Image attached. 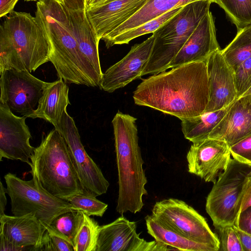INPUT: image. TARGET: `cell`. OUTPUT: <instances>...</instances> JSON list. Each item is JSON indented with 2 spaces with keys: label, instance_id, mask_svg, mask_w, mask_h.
<instances>
[{
  "label": "cell",
  "instance_id": "cell-1",
  "mask_svg": "<svg viewBox=\"0 0 251 251\" xmlns=\"http://www.w3.org/2000/svg\"><path fill=\"white\" fill-rule=\"evenodd\" d=\"M209 97L206 61L191 62L152 75L138 85L133 95L135 104L180 120L204 113Z\"/></svg>",
  "mask_w": 251,
  "mask_h": 251
},
{
  "label": "cell",
  "instance_id": "cell-2",
  "mask_svg": "<svg viewBox=\"0 0 251 251\" xmlns=\"http://www.w3.org/2000/svg\"><path fill=\"white\" fill-rule=\"evenodd\" d=\"M35 17L50 44V61L67 83L100 85V77L81 54L73 34L67 8L62 0H38Z\"/></svg>",
  "mask_w": 251,
  "mask_h": 251
},
{
  "label": "cell",
  "instance_id": "cell-3",
  "mask_svg": "<svg viewBox=\"0 0 251 251\" xmlns=\"http://www.w3.org/2000/svg\"><path fill=\"white\" fill-rule=\"evenodd\" d=\"M136 120L129 114L118 111L112 121L119 184L116 209L122 215L140 212L144 206L143 197L148 195Z\"/></svg>",
  "mask_w": 251,
  "mask_h": 251
},
{
  "label": "cell",
  "instance_id": "cell-4",
  "mask_svg": "<svg viewBox=\"0 0 251 251\" xmlns=\"http://www.w3.org/2000/svg\"><path fill=\"white\" fill-rule=\"evenodd\" d=\"M50 46L38 20L13 11L0 27V73L7 69L35 71L50 61Z\"/></svg>",
  "mask_w": 251,
  "mask_h": 251
},
{
  "label": "cell",
  "instance_id": "cell-5",
  "mask_svg": "<svg viewBox=\"0 0 251 251\" xmlns=\"http://www.w3.org/2000/svg\"><path fill=\"white\" fill-rule=\"evenodd\" d=\"M30 161L32 176L51 195L65 199L84 193L67 143L55 128L35 148Z\"/></svg>",
  "mask_w": 251,
  "mask_h": 251
},
{
  "label": "cell",
  "instance_id": "cell-6",
  "mask_svg": "<svg viewBox=\"0 0 251 251\" xmlns=\"http://www.w3.org/2000/svg\"><path fill=\"white\" fill-rule=\"evenodd\" d=\"M212 2L211 0H201L188 3L152 33L153 47L142 76L169 69L176 55L209 11Z\"/></svg>",
  "mask_w": 251,
  "mask_h": 251
},
{
  "label": "cell",
  "instance_id": "cell-7",
  "mask_svg": "<svg viewBox=\"0 0 251 251\" xmlns=\"http://www.w3.org/2000/svg\"><path fill=\"white\" fill-rule=\"evenodd\" d=\"M251 179V164L231 158L206 198L205 210L214 227L234 225Z\"/></svg>",
  "mask_w": 251,
  "mask_h": 251
},
{
  "label": "cell",
  "instance_id": "cell-8",
  "mask_svg": "<svg viewBox=\"0 0 251 251\" xmlns=\"http://www.w3.org/2000/svg\"><path fill=\"white\" fill-rule=\"evenodd\" d=\"M4 178L10 198L11 211L14 216L30 214L46 228L57 216L72 209L68 201L45 191L33 176L31 179L25 180L8 173Z\"/></svg>",
  "mask_w": 251,
  "mask_h": 251
},
{
  "label": "cell",
  "instance_id": "cell-9",
  "mask_svg": "<svg viewBox=\"0 0 251 251\" xmlns=\"http://www.w3.org/2000/svg\"><path fill=\"white\" fill-rule=\"evenodd\" d=\"M151 215L165 227L219 251V239L205 219L184 201L169 198L156 201Z\"/></svg>",
  "mask_w": 251,
  "mask_h": 251
},
{
  "label": "cell",
  "instance_id": "cell-10",
  "mask_svg": "<svg viewBox=\"0 0 251 251\" xmlns=\"http://www.w3.org/2000/svg\"><path fill=\"white\" fill-rule=\"evenodd\" d=\"M0 103L14 114L29 117L49 82L41 80L25 70L7 69L0 73Z\"/></svg>",
  "mask_w": 251,
  "mask_h": 251
},
{
  "label": "cell",
  "instance_id": "cell-11",
  "mask_svg": "<svg viewBox=\"0 0 251 251\" xmlns=\"http://www.w3.org/2000/svg\"><path fill=\"white\" fill-rule=\"evenodd\" d=\"M62 134L83 188L84 194L97 197L105 194L109 183L100 169L89 156L80 140L73 119L66 110L59 125L54 127Z\"/></svg>",
  "mask_w": 251,
  "mask_h": 251
},
{
  "label": "cell",
  "instance_id": "cell-12",
  "mask_svg": "<svg viewBox=\"0 0 251 251\" xmlns=\"http://www.w3.org/2000/svg\"><path fill=\"white\" fill-rule=\"evenodd\" d=\"M172 247L161 242H148L137 232L136 223L122 215L100 226L96 251H167Z\"/></svg>",
  "mask_w": 251,
  "mask_h": 251
},
{
  "label": "cell",
  "instance_id": "cell-13",
  "mask_svg": "<svg viewBox=\"0 0 251 251\" xmlns=\"http://www.w3.org/2000/svg\"><path fill=\"white\" fill-rule=\"evenodd\" d=\"M231 153L223 140L207 138L193 143L186 155L188 171L213 184L227 167Z\"/></svg>",
  "mask_w": 251,
  "mask_h": 251
},
{
  "label": "cell",
  "instance_id": "cell-14",
  "mask_svg": "<svg viewBox=\"0 0 251 251\" xmlns=\"http://www.w3.org/2000/svg\"><path fill=\"white\" fill-rule=\"evenodd\" d=\"M26 116H18L5 105L0 103V160L5 158L19 160L31 164L30 158L35 148L29 139L32 137L25 124Z\"/></svg>",
  "mask_w": 251,
  "mask_h": 251
},
{
  "label": "cell",
  "instance_id": "cell-15",
  "mask_svg": "<svg viewBox=\"0 0 251 251\" xmlns=\"http://www.w3.org/2000/svg\"><path fill=\"white\" fill-rule=\"evenodd\" d=\"M152 35L143 42L135 44L121 60L102 74L100 87L112 93L141 77L153 47Z\"/></svg>",
  "mask_w": 251,
  "mask_h": 251
},
{
  "label": "cell",
  "instance_id": "cell-16",
  "mask_svg": "<svg viewBox=\"0 0 251 251\" xmlns=\"http://www.w3.org/2000/svg\"><path fill=\"white\" fill-rule=\"evenodd\" d=\"M206 63L209 97L204 112L227 108L237 100L234 70L226 61L220 49L212 53Z\"/></svg>",
  "mask_w": 251,
  "mask_h": 251
},
{
  "label": "cell",
  "instance_id": "cell-17",
  "mask_svg": "<svg viewBox=\"0 0 251 251\" xmlns=\"http://www.w3.org/2000/svg\"><path fill=\"white\" fill-rule=\"evenodd\" d=\"M220 49L214 20L209 11L173 60L169 69L191 62L206 61L212 53Z\"/></svg>",
  "mask_w": 251,
  "mask_h": 251
},
{
  "label": "cell",
  "instance_id": "cell-18",
  "mask_svg": "<svg viewBox=\"0 0 251 251\" xmlns=\"http://www.w3.org/2000/svg\"><path fill=\"white\" fill-rule=\"evenodd\" d=\"M251 135V93L241 96L229 107L208 138L225 141L229 147Z\"/></svg>",
  "mask_w": 251,
  "mask_h": 251
},
{
  "label": "cell",
  "instance_id": "cell-19",
  "mask_svg": "<svg viewBox=\"0 0 251 251\" xmlns=\"http://www.w3.org/2000/svg\"><path fill=\"white\" fill-rule=\"evenodd\" d=\"M0 236L20 251H38L46 230L43 224L30 214L0 217Z\"/></svg>",
  "mask_w": 251,
  "mask_h": 251
},
{
  "label": "cell",
  "instance_id": "cell-20",
  "mask_svg": "<svg viewBox=\"0 0 251 251\" xmlns=\"http://www.w3.org/2000/svg\"><path fill=\"white\" fill-rule=\"evenodd\" d=\"M147 0H115L86 9L99 40L114 30L135 14Z\"/></svg>",
  "mask_w": 251,
  "mask_h": 251
},
{
  "label": "cell",
  "instance_id": "cell-21",
  "mask_svg": "<svg viewBox=\"0 0 251 251\" xmlns=\"http://www.w3.org/2000/svg\"><path fill=\"white\" fill-rule=\"evenodd\" d=\"M71 28L79 49L87 62L101 78L99 53V40L88 20L86 10H73L67 8Z\"/></svg>",
  "mask_w": 251,
  "mask_h": 251
},
{
  "label": "cell",
  "instance_id": "cell-22",
  "mask_svg": "<svg viewBox=\"0 0 251 251\" xmlns=\"http://www.w3.org/2000/svg\"><path fill=\"white\" fill-rule=\"evenodd\" d=\"M69 90L67 83L61 78L49 82L39 100L36 109L29 117L43 119L54 127H57L67 106L70 104Z\"/></svg>",
  "mask_w": 251,
  "mask_h": 251
},
{
  "label": "cell",
  "instance_id": "cell-23",
  "mask_svg": "<svg viewBox=\"0 0 251 251\" xmlns=\"http://www.w3.org/2000/svg\"><path fill=\"white\" fill-rule=\"evenodd\" d=\"M201 0H147L144 5L129 19L103 37L105 44L117 36L136 28L174 9ZM216 2L217 0H211Z\"/></svg>",
  "mask_w": 251,
  "mask_h": 251
},
{
  "label": "cell",
  "instance_id": "cell-24",
  "mask_svg": "<svg viewBox=\"0 0 251 251\" xmlns=\"http://www.w3.org/2000/svg\"><path fill=\"white\" fill-rule=\"evenodd\" d=\"M148 233L155 241L171 246L175 251H218L214 247L188 238L161 225L151 215L145 217Z\"/></svg>",
  "mask_w": 251,
  "mask_h": 251
},
{
  "label": "cell",
  "instance_id": "cell-25",
  "mask_svg": "<svg viewBox=\"0 0 251 251\" xmlns=\"http://www.w3.org/2000/svg\"><path fill=\"white\" fill-rule=\"evenodd\" d=\"M204 112L193 118L181 120L182 133L185 139L195 143L208 138V135L221 121L228 108Z\"/></svg>",
  "mask_w": 251,
  "mask_h": 251
},
{
  "label": "cell",
  "instance_id": "cell-26",
  "mask_svg": "<svg viewBox=\"0 0 251 251\" xmlns=\"http://www.w3.org/2000/svg\"><path fill=\"white\" fill-rule=\"evenodd\" d=\"M222 53L227 63L234 70L244 60L251 56V24L238 31L233 40Z\"/></svg>",
  "mask_w": 251,
  "mask_h": 251
},
{
  "label": "cell",
  "instance_id": "cell-27",
  "mask_svg": "<svg viewBox=\"0 0 251 251\" xmlns=\"http://www.w3.org/2000/svg\"><path fill=\"white\" fill-rule=\"evenodd\" d=\"M183 7L171 10L136 28L117 36L105 44L106 48L108 49L116 45L127 44L132 40L139 36L153 33L165 22L176 14Z\"/></svg>",
  "mask_w": 251,
  "mask_h": 251
},
{
  "label": "cell",
  "instance_id": "cell-28",
  "mask_svg": "<svg viewBox=\"0 0 251 251\" xmlns=\"http://www.w3.org/2000/svg\"><path fill=\"white\" fill-rule=\"evenodd\" d=\"M100 226L95 219L82 212L75 241V251H96Z\"/></svg>",
  "mask_w": 251,
  "mask_h": 251
},
{
  "label": "cell",
  "instance_id": "cell-29",
  "mask_svg": "<svg viewBox=\"0 0 251 251\" xmlns=\"http://www.w3.org/2000/svg\"><path fill=\"white\" fill-rule=\"evenodd\" d=\"M82 217V211L71 209L57 216L47 227L64 237L74 247Z\"/></svg>",
  "mask_w": 251,
  "mask_h": 251
},
{
  "label": "cell",
  "instance_id": "cell-30",
  "mask_svg": "<svg viewBox=\"0 0 251 251\" xmlns=\"http://www.w3.org/2000/svg\"><path fill=\"white\" fill-rule=\"evenodd\" d=\"M236 25L238 31L251 24V0H217Z\"/></svg>",
  "mask_w": 251,
  "mask_h": 251
},
{
  "label": "cell",
  "instance_id": "cell-31",
  "mask_svg": "<svg viewBox=\"0 0 251 251\" xmlns=\"http://www.w3.org/2000/svg\"><path fill=\"white\" fill-rule=\"evenodd\" d=\"M72 206V209L80 210L88 216L101 217L107 209L108 204L92 195L78 193L65 199Z\"/></svg>",
  "mask_w": 251,
  "mask_h": 251
},
{
  "label": "cell",
  "instance_id": "cell-32",
  "mask_svg": "<svg viewBox=\"0 0 251 251\" xmlns=\"http://www.w3.org/2000/svg\"><path fill=\"white\" fill-rule=\"evenodd\" d=\"M220 241L219 251H244L234 225L215 226Z\"/></svg>",
  "mask_w": 251,
  "mask_h": 251
},
{
  "label": "cell",
  "instance_id": "cell-33",
  "mask_svg": "<svg viewBox=\"0 0 251 251\" xmlns=\"http://www.w3.org/2000/svg\"><path fill=\"white\" fill-rule=\"evenodd\" d=\"M38 251H75L69 241L50 227L46 228Z\"/></svg>",
  "mask_w": 251,
  "mask_h": 251
},
{
  "label": "cell",
  "instance_id": "cell-34",
  "mask_svg": "<svg viewBox=\"0 0 251 251\" xmlns=\"http://www.w3.org/2000/svg\"><path fill=\"white\" fill-rule=\"evenodd\" d=\"M234 74L237 99L251 87V56L244 60L234 69Z\"/></svg>",
  "mask_w": 251,
  "mask_h": 251
},
{
  "label": "cell",
  "instance_id": "cell-35",
  "mask_svg": "<svg viewBox=\"0 0 251 251\" xmlns=\"http://www.w3.org/2000/svg\"><path fill=\"white\" fill-rule=\"evenodd\" d=\"M229 150L233 158L251 164V135L229 147Z\"/></svg>",
  "mask_w": 251,
  "mask_h": 251
},
{
  "label": "cell",
  "instance_id": "cell-36",
  "mask_svg": "<svg viewBox=\"0 0 251 251\" xmlns=\"http://www.w3.org/2000/svg\"><path fill=\"white\" fill-rule=\"evenodd\" d=\"M234 225L251 235V206L240 212Z\"/></svg>",
  "mask_w": 251,
  "mask_h": 251
},
{
  "label": "cell",
  "instance_id": "cell-37",
  "mask_svg": "<svg viewBox=\"0 0 251 251\" xmlns=\"http://www.w3.org/2000/svg\"><path fill=\"white\" fill-rule=\"evenodd\" d=\"M19 0H0V17L6 16L13 11Z\"/></svg>",
  "mask_w": 251,
  "mask_h": 251
},
{
  "label": "cell",
  "instance_id": "cell-38",
  "mask_svg": "<svg viewBox=\"0 0 251 251\" xmlns=\"http://www.w3.org/2000/svg\"><path fill=\"white\" fill-rule=\"evenodd\" d=\"M234 227L240 238L244 251H251V235L241 230L235 226Z\"/></svg>",
  "mask_w": 251,
  "mask_h": 251
},
{
  "label": "cell",
  "instance_id": "cell-39",
  "mask_svg": "<svg viewBox=\"0 0 251 251\" xmlns=\"http://www.w3.org/2000/svg\"><path fill=\"white\" fill-rule=\"evenodd\" d=\"M65 6L69 9L86 10V0H62Z\"/></svg>",
  "mask_w": 251,
  "mask_h": 251
},
{
  "label": "cell",
  "instance_id": "cell-40",
  "mask_svg": "<svg viewBox=\"0 0 251 251\" xmlns=\"http://www.w3.org/2000/svg\"><path fill=\"white\" fill-rule=\"evenodd\" d=\"M251 206V179L249 182L243 198L241 211Z\"/></svg>",
  "mask_w": 251,
  "mask_h": 251
},
{
  "label": "cell",
  "instance_id": "cell-41",
  "mask_svg": "<svg viewBox=\"0 0 251 251\" xmlns=\"http://www.w3.org/2000/svg\"><path fill=\"white\" fill-rule=\"evenodd\" d=\"M6 188L3 186L1 182H0V217L5 214L4 210L5 206L7 203V199L6 198Z\"/></svg>",
  "mask_w": 251,
  "mask_h": 251
},
{
  "label": "cell",
  "instance_id": "cell-42",
  "mask_svg": "<svg viewBox=\"0 0 251 251\" xmlns=\"http://www.w3.org/2000/svg\"><path fill=\"white\" fill-rule=\"evenodd\" d=\"M0 237V251H20V250L10 243L9 242L6 241L2 236Z\"/></svg>",
  "mask_w": 251,
  "mask_h": 251
},
{
  "label": "cell",
  "instance_id": "cell-43",
  "mask_svg": "<svg viewBox=\"0 0 251 251\" xmlns=\"http://www.w3.org/2000/svg\"><path fill=\"white\" fill-rule=\"evenodd\" d=\"M107 0H93L90 5L86 9L95 7L102 4Z\"/></svg>",
  "mask_w": 251,
  "mask_h": 251
},
{
  "label": "cell",
  "instance_id": "cell-44",
  "mask_svg": "<svg viewBox=\"0 0 251 251\" xmlns=\"http://www.w3.org/2000/svg\"><path fill=\"white\" fill-rule=\"evenodd\" d=\"M93 0H86V8L89 7V6L90 5L91 2L93 1Z\"/></svg>",
  "mask_w": 251,
  "mask_h": 251
},
{
  "label": "cell",
  "instance_id": "cell-45",
  "mask_svg": "<svg viewBox=\"0 0 251 251\" xmlns=\"http://www.w3.org/2000/svg\"><path fill=\"white\" fill-rule=\"evenodd\" d=\"M251 93V87L250 88V89L245 93L244 94L243 96H244V95H246L247 94H250Z\"/></svg>",
  "mask_w": 251,
  "mask_h": 251
},
{
  "label": "cell",
  "instance_id": "cell-46",
  "mask_svg": "<svg viewBox=\"0 0 251 251\" xmlns=\"http://www.w3.org/2000/svg\"><path fill=\"white\" fill-rule=\"evenodd\" d=\"M113 0H107L104 3H103L102 4H105V3H107L109 2H110V1H113ZM102 5V4H101Z\"/></svg>",
  "mask_w": 251,
  "mask_h": 251
},
{
  "label": "cell",
  "instance_id": "cell-47",
  "mask_svg": "<svg viewBox=\"0 0 251 251\" xmlns=\"http://www.w3.org/2000/svg\"><path fill=\"white\" fill-rule=\"evenodd\" d=\"M25 1H36L37 0H25Z\"/></svg>",
  "mask_w": 251,
  "mask_h": 251
}]
</instances>
